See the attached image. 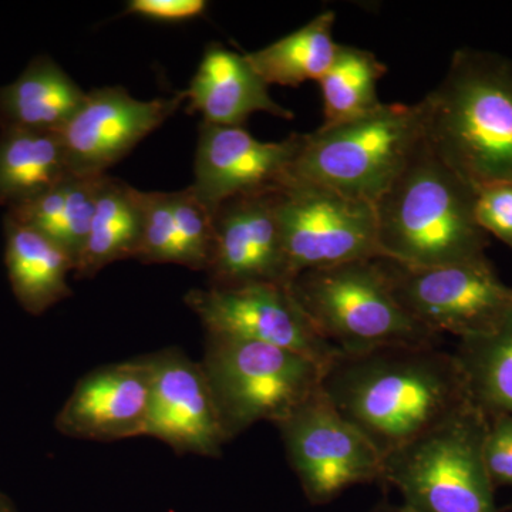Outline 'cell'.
<instances>
[{
	"label": "cell",
	"instance_id": "cell-11",
	"mask_svg": "<svg viewBox=\"0 0 512 512\" xmlns=\"http://www.w3.org/2000/svg\"><path fill=\"white\" fill-rule=\"evenodd\" d=\"M185 305L205 332L255 340L301 353L326 366L339 355L313 328L291 286L251 284L234 288L191 289Z\"/></svg>",
	"mask_w": 512,
	"mask_h": 512
},
{
	"label": "cell",
	"instance_id": "cell-21",
	"mask_svg": "<svg viewBox=\"0 0 512 512\" xmlns=\"http://www.w3.org/2000/svg\"><path fill=\"white\" fill-rule=\"evenodd\" d=\"M72 173L59 133L0 130V205L16 210Z\"/></svg>",
	"mask_w": 512,
	"mask_h": 512
},
{
	"label": "cell",
	"instance_id": "cell-18",
	"mask_svg": "<svg viewBox=\"0 0 512 512\" xmlns=\"http://www.w3.org/2000/svg\"><path fill=\"white\" fill-rule=\"evenodd\" d=\"M86 96L52 57L37 56L18 79L0 87V130L59 133Z\"/></svg>",
	"mask_w": 512,
	"mask_h": 512
},
{
	"label": "cell",
	"instance_id": "cell-4",
	"mask_svg": "<svg viewBox=\"0 0 512 512\" xmlns=\"http://www.w3.org/2000/svg\"><path fill=\"white\" fill-rule=\"evenodd\" d=\"M291 291L316 332L343 355L439 340L397 301L380 256L301 272Z\"/></svg>",
	"mask_w": 512,
	"mask_h": 512
},
{
	"label": "cell",
	"instance_id": "cell-22",
	"mask_svg": "<svg viewBox=\"0 0 512 512\" xmlns=\"http://www.w3.org/2000/svg\"><path fill=\"white\" fill-rule=\"evenodd\" d=\"M335 22L336 13L325 10L295 32L245 55L268 86L299 87L319 82L338 52L339 43L333 37Z\"/></svg>",
	"mask_w": 512,
	"mask_h": 512
},
{
	"label": "cell",
	"instance_id": "cell-6",
	"mask_svg": "<svg viewBox=\"0 0 512 512\" xmlns=\"http://www.w3.org/2000/svg\"><path fill=\"white\" fill-rule=\"evenodd\" d=\"M488 416L468 402L383 460V484L414 512H501L484 463Z\"/></svg>",
	"mask_w": 512,
	"mask_h": 512
},
{
	"label": "cell",
	"instance_id": "cell-28",
	"mask_svg": "<svg viewBox=\"0 0 512 512\" xmlns=\"http://www.w3.org/2000/svg\"><path fill=\"white\" fill-rule=\"evenodd\" d=\"M484 463L494 487H512V414L488 417Z\"/></svg>",
	"mask_w": 512,
	"mask_h": 512
},
{
	"label": "cell",
	"instance_id": "cell-16",
	"mask_svg": "<svg viewBox=\"0 0 512 512\" xmlns=\"http://www.w3.org/2000/svg\"><path fill=\"white\" fill-rule=\"evenodd\" d=\"M151 399L148 357L114 363L87 373L56 417L64 436L119 441L147 433Z\"/></svg>",
	"mask_w": 512,
	"mask_h": 512
},
{
	"label": "cell",
	"instance_id": "cell-24",
	"mask_svg": "<svg viewBox=\"0 0 512 512\" xmlns=\"http://www.w3.org/2000/svg\"><path fill=\"white\" fill-rule=\"evenodd\" d=\"M387 73L375 53L360 47L339 45L328 72L319 80L323 97V124L359 119L382 106L377 87Z\"/></svg>",
	"mask_w": 512,
	"mask_h": 512
},
{
	"label": "cell",
	"instance_id": "cell-27",
	"mask_svg": "<svg viewBox=\"0 0 512 512\" xmlns=\"http://www.w3.org/2000/svg\"><path fill=\"white\" fill-rule=\"evenodd\" d=\"M136 259L144 264L181 265L171 192L144 191L143 232Z\"/></svg>",
	"mask_w": 512,
	"mask_h": 512
},
{
	"label": "cell",
	"instance_id": "cell-2",
	"mask_svg": "<svg viewBox=\"0 0 512 512\" xmlns=\"http://www.w3.org/2000/svg\"><path fill=\"white\" fill-rule=\"evenodd\" d=\"M419 107L427 146L474 190L512 184V60L456 50Z\"/></svg>",
	"mask_w": 512,
	"mask_h": 512
},
{
	"label": "cell",
	"instance_id": "cell-23",
	"mask_svg": "<svg viewBox=\"0 0 512 512\" xmlns=\"http://www.w3.org/2000/svg\"><path fill=\"white\" fill-rule=\"evenodd\" d=\"M453 355L471 402L488 417L512 414V312L493 332L460 340Z\"/></svg>",
	"mask_w": 512,
	"mask_h": 512
},
{
	"label": "cell",
	"instance_id": "cell-12",
	"mask_svg": "<svg viewBox=\"0 0 512 512\" xmlns=\"http://www.w3.org/2000/svg\"><path fill=\"white\" fill-rule=\"evenodd\" d=\"M184 92L137 100L119 86L87 93L83 106L59 131L73 174L104 175L180 109Z\"/></svg>",
	"mask_w": 512,
	"mask_h": 512
},
{
	"label": "cell",
	"instance_id": "cell-9",
	"mask_svg": "<svg viewBox=\"0 0 512 512\" xmlns=\"http://www.w3.org/2000/svg\"><path fill=\"white\" fill-rule=\"evenodd\" d=\"M276 214L292 281L309 269L382 256L369 202L289 174L276 187Z\"/></svg>",
	"mask_w": 512,
	"mask_h": 512
},
{
	"label": "cell",
	"instance_id": "cell-8",
	"mask_svg": "<svg viewBox=\"0 0 512 512\" xmlns=\"http://www.w3.org/2000/svg\"><path fill=\"white\" fill-rule=\"evenodd\" d=\"M397 301L434 335L463 340L487 335L512 312V289L487 256L458 264L417 268L382 258Z\"/></svg>",
	"mask_w": 512,
	"mask_h": 512
},
{
	"label": "cell",
	"instance_id": "cell-30",
	"mask_svg": "<svg viewBox=\"0 0 512 512\" xmlns=\"http://www.w3.org/2000/svg\"><path fill=\"white\" fill-rule=\"evenodd\" d=\"M207 9L205 0H130L126 13L156 22L178 23L201 18Z\"/></svg>",
	"mask_w": 512,
	"mask_h": 512
},
{
	"label": "cell",
	"instance_id": "cell-10",
	"mask_svg": "<svg viewBox=\"0 0 512 512\" xmlns=\"http://www.w3.org/2000/svg\"><path fill=\"white\" fill-rule=\"evenodd\" d=\"M306 500L325 505L355 485L382 483L383 458L322 387L276 424Z\"/></svg>",
	"mask_w": 512,
	"mask_h": 512
},
{
	"label": "cell",
	"instance_id": "cell-32",
	"mask_svg": "<svg viewBox=\"0 0 512 512\" xmlns=\"http://www.w3.org/2000/svg\"><path fill=\"white\" fill-rule=\"evenodd\" d=\"M0 512H6L5 507H3L2 503H0Z\"/></svg>",
	"mask_w": 512,
	"mask_h": 512
},
{
	"label": "cell",
	"instance_id": "cell-26",
	"mask_svg": "<svg viewBox=\"0 0 512 512\" xmlns=\"http://www.w3.org/2000/svg\"><path fill=\"white\" fill-rule=\"evenodd\" d=\"M104 175L70 174L63 184V208L56 242L72 256L74 265L92 224L97 195Z\"/></svg>",
	"mask_w": 512,
	"mask_h": 512
},
{
	"label": "cell",
	"instance_id": "cell-25",
	"mask_svg": "<svg viewBox=\"0 0 512 512\" xmlns=\"http://www.w3.org/2000/svg\"><path fill=\"white\" fill-rule=\"evenodd\" d=\"M181 265L207 272L214 249V211L192 187L171 192Z\"/></svg>",
	"mask_w": 512,
	"mask_h": 512
},
{
	"label": "cell",
	"instance_id": "cell-14",
	"mask_svg": "<svg viewBox=\"0 0 512 512\" xmlns=\"http://www.w3.org/2000/svg\"><path fill=\"white\" fill-rule=\"evenodd\" d=\"M147 357L151 399L146 436L178 454L220 457L229 439L201 362H192L177 349Z\"/></svg>",
	"mask_w": 512,
	"mask_h": 512
},
{
	"label": "cell",
	"instance_id": "cell-17",
	"mask_svg": "<svg viewBox=\"0 0 512 512\" xmlns=\"http://www.w3.org/2000/svg\"><path fill=\"white\" fill-rule=\"evenodd\" d=\"M184 94L188 113H200L202 121L215 126L244 127L254 113L293 119L291 110L272 99L268 84L247 55L215 43L205 50Z\"/></svg>",
	"mask_w": 512,
	"mask_h": 512
},
{
	"label": "cell",
	"instance_id": "cell-7",
	"mask_svg": "<svg viewBox=\"0 0 512 512\" xmlns=\"http://www.w3.org/2000/svg\"><path fill=\"white\" fill-rule=\"evenodd\" d=\"M229 441L276 424L320 389L323 367L292 350L207 333L201 362Z\"/></svg>",
	"mask_w": 512,
	"mask_h": 512
},
{
	"label": "cell",
	"instance_id": "cell-19",
	"mask_svg": "<svg viewBox=\"0 0 512 512\" xmlns=\"http://www.w3.org/2000/svg\"><path fill=\"white\" fill-rule=\"evenodd\" d=\"M5 262L10 285L22 308L42 315L72 295L74 261L57 242L5 214Z\"/></svg>",
	"mask_w": 512,
	"mask_h": 512
},
{
	"label": "cell",
	"instance_id": "cell-1",
	"mask_svg": "<svg viewBox=\"0 0 512 512\" xmlns=\"http://www.w3.org/2000/svg\"><path fill=\"white\" fill-rule=\"evenodd\" d=\"M320 387L383 460L470 402L456 357L436 345L339 353L323 369Z\"/></svg>",
	"mask_w": 512,
	"mask_h": 512
},
{
	"label": "cell",
	"instance_id": "cell-31",
	"mask_svg": "<svg viewBox=\"0 0 512 512\" xmlns=\"http://www.w3.org/2000/svg\"><path fill=\"white\" fill-rule=\"evenodd\" d=\"M370 512H414L413 510H410L409 507H406V505H394V504H380L377 505L375 510H372Z\"/></svg>",
	"mask_w": 512,
	"mask_h": 512
},
{
	"label": "cell",
	"instance_id": "cell-15",
	"mask_svg": "<svg viewBox=\"0 0 512 512\" xmlns=\"http://www.w3.org/2000/svg\"><path fill=\"white\" fill-rule=\"evenodd\" d=\"M302 143L301 133L278 143H265L244 127L202 121L192 190L212 211L237 195L271 190L288 177Z\"/></svg>",
	"mask_w": 512,
	"mask_h": 512
},
{
	"label": "cell",
	"instance_id": "cell-20",
	"mask_svg": "<svg viewBox=\"0 0 512 512\" xmlns=\"http://www.w3.org/2000/svg\"><path fill=\"white\" fill-rule=\"evenodd\" d=\"M144 191L106 175L74 276L93 278L113 262L136 259L143 232Z\"/></svg>",
	"mask_w": 512,
	"mask_h": 512
},
{
	"label": "cell",
	"instance_id": "cell-3",
	"mask_svg": "<svg viewBox=\"0 0 512 512\" xmlns=\"http://www.w3.org/2000/svg\"><path fill=\"white\" fill-rule=\"evenodd\" d=\"M477 192L423 138L375 204L382 258L430 268L484 256L488 237L476 218Z\"/></svg>",
	"mask_w": 512,
	"mask_h": 512
},
{
	"label": "cell",
	"instance_id": "cell-13",
	"mask_svg": "<svg viewBox=\"0 0 512 512\" xmlns=\"http://www.w3.org/2000/svg\"><path fill=\"white\" fill-rule=\"evenodd\" d=\"M207 274L211 288L291 286L276 187L229 198L214 211V249Z\"/></svg>",
	"mask_w": 512,
	"mask_h": 512
},
{
	"label": "cell",
	"instance_id": "cell-29",
	"mask_svg": "<svg viewBox=\"0 0 512 512\" xmlns=\"http://www.w3.org/2000/svg\"><path fill=\"white\" fill-rule=\"evenodd\" d=\"M476 218L485 234H493L512 249V184L478 191Z\"/></svg>",
	"mask_w": 512,
	"mask_h": 512
},
{
	"label": "cell",
	"instance_id": "cell-5",
	"mask_svg": "<svg viewBox=\"0 0 512 512\" xmlns=\"http://www.w3.org/2000/svg\"><path fill=\"white\" fill-rule=\"evenodd\" d=\"M421 140L419 103H383L359 119L303 133L289 174L375 205Z\"/></svg>",
	"mask_w": 512,
	"mask_h": 512
}]
</instances>
